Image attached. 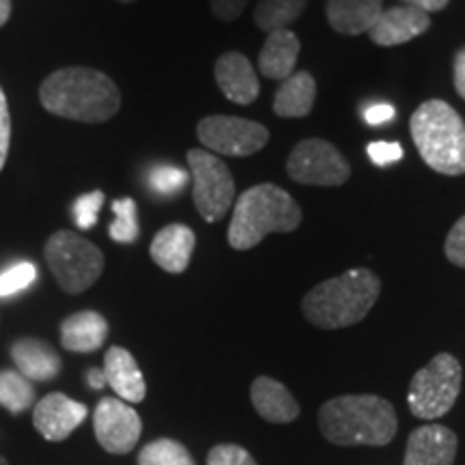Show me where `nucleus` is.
Returning a JSON list of instances; mask_svg holds the SVG:
<instances>
[{
	"label": "nucleus",
	"mask_w": 465,
	"mask_h": 465,
	"mask_svg": "<svg viewBox=\"0 0 465 465\" xmlns=\"http://www.w3.org/2000/svg\"><path fill=\"white\" fill-rule=\"evenodd\" d=\"M15 371L31 381H50L61 373V358L48 342L37 339H20L11 347Z\"/></svg>",
	"instance_id": "4be33fe9"
},
{
	"label": "nucleus",
	"mask_w": 465,
	"mask_h": 465,
	"mask_svg": "<svg viewBox=\"0 0 465 465\" xmlns=\"http://www.w3.org/2000/svg\"><path fill=\"white\" fill-rule=\"evenodd\" d=\"M455 457L457 435L441 424H424L407 440L403 465H452Z\"/></svg>",
	"instance_id": "2eb2a0df"
},
{
	"label": "nucleus",
	"mask_w": 465,
	"mask_h": 465,
	"mask_svg": "<svg viewBox=\"0 0 465 465\" xmlns=\"http://www.w3.org/2000/svg\"><path fill=\"white\" fill-rule=\"evenodd\" d=\"M37 265L31 263V261H20V263L11 265L9 270L0 274V298H11V295L28 289L37 281Z\"/></svg>",
	"instance_id": "c85d7f7f"
},
{
	"label": "nucleus",
	"mask_w": 465,
	"mask_h": 465,
	"mask_svg": "<svg viewBox=\"0 0 465 465\" xmlns=\"http://www.w3.org/2000/svg\"><path fill=\"white\" fill-rule=\"evenodd\" d=\"M317 83L311 72L298 69L282 80L274 95V113L284 119H304L315 106Z\"/></svg>",
	"instance_id": "5701e85b"
},
{
	"label": "nucleus",
	"mask_w": 465,
	"mask_h": 465,
	"mask_svg": "<svg viewBox=\"0 0 465 465\" xmlns=\"http://www.w3.org/2000/svg\"><path fill=\"white\" fill-rule=\"evenodd\" d=\"M0 407L11 414H25L35 407V386L17 371H0Z\"/></svg>",
	"instance_id": "393cba45"
},
{
	"label": "nucleus",
	"mask_w": 465,
	"mask_h": 465,
	"mask_svg": "<svg viewBox=\"0 0 465 465\" xmlns=\"http://www.w3.org/2000/svg\"><path fill=\"white\" fill-rule=\"evenodd\" d=\"M248 3L250 0H209L213 15L223 22L237 20V17L243 14V9H246Z\"/></svg>",
	"instance_id": "f704fd0d"
},
{
	"label": "nucleus",
	"mask_w": 465,
	"mask_h": 465,
	"mask_svg": "<svg viewBox=\"0 0 465 465\" xmlns=\"http://www.w3.org/2000/svg\"><path fill=\"white\" fill-rule=\"evenodd\" d=\"M11 17V0H0V28L9 22Z\"/></svg>",
	"instance_id": "ea45409f"
},
{
	"label": "nucleus",
	"mask_w": 465,
	"mask_h": 465,
	"mask_svg": "<svg viewBox=\"0 0 465 465\" xmlns=\"http://www.w3.org/2000/svg\"><path fill=\"white\" fill-rule=\"evenodd\" d=\"M207 465H257L252 455L237 444L213 446L207 455Z\"/></svg>",
	"instance_id": "7c9ffc66"
},
{
	"label": "nucleus",
	"mask_w": 465,
	"mask_h": 465,
	"mask_svg": "<svg viewBox=\"0 0 465 465\" xmlns=\"http://www.w3.org/2000/svg\"><path fill=\"white\" fill-rule=\"evenodd\" d=\"M86 414V405L63 392H52L35 403L33 424L48 441H63L84 422Z\"/></svg>",
	"instance_id": "f8f14e48"
},
{
	"label": "nucleus",
	"mask_w": 465,
	"mask_h": 465,
	"mask_svg": "<svg viewBox=\"0 0 465 465\" xmlns=\"http://www.w3.org/2000/svg\"><path fill=\"white\" fill-rule=\"evenodd\" d=\"M449 3H450V0H401V5H410V7L422 9L424 14H431V11H441Z\"/></svg>",
	"instance_id": "4c0bfd02"
},
{
	"label": "nucleus",
	"mask_w": 465,
	"mask_h": 465,
	"mask_svg": "<svg viewBox=\"0 0 465 465\" xmlns=\"http://www.w3.org/2000/svg\"><path fill=\"white\" fill-rule=\"evenodd\" d=\"M194 248L196 235L190 226L168 224L153 237L149 254L153 263L168 274H183L188 270Z\"/></svg>",
	"instance_id": "dca6fc26"
},
{
	"label": "nucleus",
	"mask_w": 465,
	"mask_h": 465,
	"mask_svg": "<svg viewBox=\"0 0 465 465\" xmlns=\"http://www.w3.org/2000/svg\"><path fill=\"white\" fill-rule=\"evenodd\" d=\"M380 293L381 281L377 274L366 267H353L308 291L302 300V312L315 328H349L369 315Z\"/></svg>",
	"instance_id": "7ed1b4c3"
},
{
	"label": "nucleus",
	"mask_w": 465,
	"mask_h": 465,
	"mask_svg": "<svg viewBox=\"0 0 465 465\" xmlns=\"http://www.w3.org/2000/svg\"><path fill=\"white\" fill-rule=\"evenodd\" d=\"M196 136L212 153L248 158L259 153L270 141V130L257 121L229 114H209L196 125Z\"/></svg>",
	"instance_id": "9d476101"
},
{
	"label": "nucleus",
	"mask_w": 465,
	"mask_h": 465,
	"mask_svg": "<svg viewBox=\"0 0 465 465\" xmlns=\"http://www.w3.org/2000/svg\"><path fill=\"white\" fill-rule=\"evenodd\" d=\"M218 89L232 104L250 106L259 97L261 84L252 63L242 52H224L213 67Z\"/></svg>",
	"instance_id": "4468645a"
},
{
	"label": "nucleus",
	"mask_w": 465,
	"mask_h": 465,
	"mask_svg": "<svg viewBox=\"0 0 465 465\" xmlns=\"http://www.w3.org/2000/svg\"><path fill=\"white\" fill-rule=\"evenodd\" d=\"M383 11V0H328L325 17L336 33L356 35L369 33Z\"/></svg>",
	"instance_id": "6ab92c4d"
},
{
	"label": "nucleus",
	"mask_w": 465,
	"mask_h": 465,
	"mask_svg": "<svg viewBox=\"0 0 465 465\" xmlns=\"http://www.w3.org/2000/svg\"><path fill=\"white\" fill-rule=\"evenodd\" d=\"M429 26H431V15L424 14L422 9L397 5V7L381 11L375 26L369 31V37L381 48H394V45H403L420 37L429 31Z\"/></svg>",
	"instance_id": "ddd939ff"
},
{
	"label": "nucleus",
	"mask_w": 465,
	"mask_h": 465,
	"mask_svg": "<svg viewBox=\"0 0 465 465\" xmlns=\"http://www.w3.org/2000/svg\"><path fill=\"white\" fill-rule=\"evenodd\" d=\"M104 201H106V196H104L102 190H93L89 194L78 196V199L74 201V207H72L74 223L80 231H89L97 224Z\"/></svg>",
	"instance_id": "c756f323"
},
{
	"label": "nucleus",
	"mask_w": 465,
	"mask_h": 465,
	"mask_svg": "<svg viewBox=\"0 0 465 465\" xmlns=\"http://www.w3.org/2000/svg\"><path fill=\"white\" fill-rule=\"evenodd\" d=\"M300 39L289 28L274 31L267 35L263 48L259 52V72L267 80H287L295 74L300 56Z\"/></svg>",
	"instance_id": "aec40b11"
},
{
	"label": "nucleus",
	"mask_w": 465,
	"mask_h": 465,
	"mask_svg": "<svg viewBox=\"0 0 465 465\" xmlns=\"http://www.w3.org/2000/svg\"><path fill=\"white\" fill-rule=\"evenodd\" d=\"M455 89L459 97L465 100V48H461L455 54Z\"/></svg>",
	"instance_id": "e433bc0d"
},
{
	"label": "nucleus",
	"mask_w": 465,
	"mask_h": 465,
	"mask_svg": "<svg viewBox=\"0 0 465 465\" xmlns=\"http://www.w3.org/2000/svg\"><path fill=\"white\" fill-rule=\"evenodd\" d=\"M9 144H11V114H9L7 97H5V91L0 89V171H3L5 162H7Z\"/></svg>",
	"instance_id": "72a5a7b5"
},
{
	"label": "nucleus",
	"mask_w": 465,
	"mask_h": 465,
	"mask_svg": "<svg viewBox=\"0 0 465 465\" xmlns=\"http://www.w3.org/2000/svg\"><path fill=\"white\" fill-rule=\"evenodd\" d=\"M308 0H259L254 7V25L263 33L282 31L304 14Z\"/></svg>",
	"instance_id": "b1692460"
},
{
	"label": "nucleus",
	"mask_w": 465,
	"mask_h": 465,
	"mask_svg": "<svg viewBox=\"0 0 465 465\" xmlns=\"http://www.w3.org/2000/svg\"><path fill=\"white\" fill-rule=\"evenodd\" d=\"M138 465H196L194 459L179 441L162 438L149 441L138 452Z\"/></svg>",
	"instance_id": "a878e982"
},
{
	"label": "nucleus",
	"mask_w": 465,
	"mask_h": 465,
	"mask_svg": "<svg viewBox=\"0 0 465 465\" xmlns=\"http://www.w3.org/2000/svg\"><path fill=\"white\" fill-rule=\"evenodd\" d=\"M287 174L295 183L339 188L351 177L345 155L323 138H306L291 149Z\"/></svg>",
	"instance_id": "1a4fd4ad"
},
{
	"label": "nucleus",
	"mask_w": 465,
	"mask_h": 465,
	"mask_svg": "<svg viewBox=\"0 0 465 465\" xmlns=\"http://www.w3.org/2000/svg\"><path fill=\"white\" fill-rule=\"evenodd\" d=\"M185 158H188L190 177L194 182L192 199L201 218L205 223H218L235 203V179L229 166L207 149H190Z\"/></svg>",
	"instance_id": "6e6552de"
},
{
	"label": "nucleus",
	"mask_w": 465,
	"mask_h": 465,
	"mask_svg": "<svg viewBox=\"0 0 465 465\" xmlns=\"http://www.w3.org/2000/svg\"><path fill=\"white\" fill-rule=\"evenodd\" d=\"M411 141L431 171L449 177L465 173V121L450 104L429 100L410 119Z\"/></svg>",
	"instance_id": "39448f33"
},
{
	"label": "nucleus",
	"mask_w": 465,
	"mask_h": 465,
	"mask_svg": "<svg viewBox=\"0 0 465 465\" xmlns=\"http://www.w3.org/2000/svg\"><path fill=\"white\" fill-rule=\"evenodd\" d=\"M250 399H252L257 414L267 422H291L300 416V405L289 392V388L274 377L261 375L252 381L250 388Z\"/></svg>",
	"instance_id": "a211bd4d"
},
{
	"label": "nucleus",
	"mask_w": 465,
	"mask_h": 465,
	"mask_svg": "<svg viewBox=\"0 0 465 465\" xmlns=\"http://www.w3.org/2000/svg\"><path fill=\"white\" fill-rule=\"evenodd\" d=\"M394 119V108L391 104H371L369 108L364 110V121L369 125H383L388 121Z\"/></svg>",
	"instance_id": "c9c22d12"
},
{
	"label": "nucleus",
	"mask_w": 465,
	"mask_h": 465,
	"mask_svg": "<svg viewBox=\"0 0 465 465\" xmlns=\"http://www.w3.org/2000/svg\"><path fill=\"white\" fill-rule=\"evenodd\" d=\"M461 364L450 353H438L410 383L407 403L410 411L422 420H438L457 403L461 392Z\"/></svg>",
	"instance_id": "0eeeda50"
},
{
	"label": "nucleus",
	"mask_w": 465,
	"mask_h": 465,
	"mask_svg": "<svg viewBox=\"0 0 465 465\" xmlns=\"http://www.w3.org/2000/svg\"><path fill=\"white\" fill-rule=\"evenodd\" d=\"M0 465H9V463H7V459H5V457H0Z\"/></svg>",
	"instance_id": "a19ab883"
},
{
	"label": "nucleus",
	"mask_w": 465,
	"mask_h": 465,
	"mask_svg": "<svg viewBox=\"0 0 465 465\" xmlns=\"http://www.w3.org/2000/svg\"><path fill=\"white\" fill-rule=\"evenodd\" d=\"M119 3H136V0H119Z\"/></svg>",
	"instance_id": "79ce46f5"
},
{
	"label": "nucleus",
	"mask_w": 465,
	"mask_h": 465,
	"mask_svg": "<svg viewBox=\"0 0 465 465\" xmlns=\"http://www.w3.org/2000/svg\"><path fill=\"white\" fill-rule=\"evenodd\" d=\"M114 220L110 224L108 235L116 243H134L141 235V224H138V207L136 201L125 196L113 203Z\"/></svg>",
	"instance_id": "bb28decb"
},
{
	"label": "nucleus",
	"mask_w": 465,
	"mask_h": 465,
	"mask_svg": "<svg viewBox=\"0 0 465 465\" xmlns=\"http://www.w3.org/2000/svg\"><path fill=\"white\" fill-rule=\"evenodd\" d=\"M44 257L58 287L72 295L93 287L104 272L102 250L74 231H56L54 235H50Z\"/></svg>",
	"instance_id": "423d86ee"
},
{
	"label": "nucleus",
	"mask_w": 465,
	"mask_h": 465,
	"mask_svg": "<svg viewBox=\"0 0 465 465\" xmlns=\"http://www.w3.org/2000/svg\"><path fill=\"white\" fill-rule=\"evenodd\" d=\"M319 427L336 446H386L397 435V411L375 394H345L319 410Z\"/></svg>",
	"instance_id": "f03ea898"
},
{
	"label": "nucleus",
	"mask_w": 465,
	"mask_h": 465,
	"mask_svg": "<svg viewBox=\"0 0 465 465\" xmlns=\"http://www.w3.org/2000/svg\"><path fill=\"white\" fill-rule=\"evenodd\" d=\"M302 224L298 201L276 183L248 188L232 203V218L226 240L235 250H250L270 232H291Z\"/></svg>",
	"instance_id": "20e7f679"
},
{
	"label": "nucleus",
	"mask_w": 465,
	"mask_h": 465,
	"mask_svg": "<svg viewBox=\"0 0 465 465\" xmlns=\"http://www.w3.org/2000/svg\"><path fill=\"white\" fill-rule=\"evenodd\" d=\"M108 339V322L95 311L69 315L61 323V342L67 351L93 353L104 347Z\"/></svg>",
	"instance_id": "412c9836"
},
{
	"label": "nucleus",
	"mask_w": 465,
	"mask_h": 465,
	"mask_svg": "<svg viewBox=\"0 0 465 465\" xmlns=\"http://www.w3.org/2000/svg\"><path fill=\"white\" fill-rule=\"evenodd\" d=\"M104 375L106 383L113 388L116 399L125 403H143L147 397V383L138 369L136 360L124 347H110L104 358Z\"/></svg>",
	"instance_id": "f3484780"
},
{
	"label": "nucleus",
	"mask_w": 465,
	"mask_h": 465,
	"mask_svg": "<svg viewBox=\"0 0 465 465\" xmlns=\"http://www.w3.org/2000/svg\"><path fill=\"white\" fill-rule=\"evenodd\" d=\"M50 114L80 124H104L121 110V93L106 74L91 67H65L50 74L39 89Z\"/></svg>",
	"instance_id": "f257e3e1"
},
{
	"label": "nucleus",
	"mask_w": 465,
	"mask_h": 465,
	"mask_svg": "<svg viewBox=\"0 0 465 465\" xmlns=\"http://www.w3.org/2000/svg\"><path fill=\"white\" fill-rule=\"evenodd\" d=\"M93 429L100 446L110 455H125L134 450L143 433V420L138 411L125 401L102 399L93 414Z\"/></svg>",
	"instance_id": "9b49d317"
},
{
	"label": "nucleus",
	"mask_w": 465,
	"mask_h": 465,
	"mask_svg": "<svg viewBox=\"0 0 465 465\" xmlns=\"http://www.w3.org/2000/svg\"><path fill=\"white\" fill-rule=\"evenodd\" d=\"M86 381H89L93 391H102V388L106 386V375H104V371L100 369H91L89 373H86Z\"/></svg>",
	"instance_id": "58836bf2"
},
{
	"label": "nucleus",
	"mask_w": 465,
	"mask_h": 465,
	"mask_svg": "<svg viewBox=\"0 0 465 465\" xmlns=\"http://www.w3.org/2000/svg\"><path fill=\"white\" fill-rule=\"evenodd\" d=\"M444 252L452 265L465 267V216L459 218L446 235Z\"/></svg>",
	"instance_id": "2f4dec72"
},
{
	"label": "nucleus",
	"mask_w": 465,
	"mask_h": 465,
	"mask_svg": "<svg viewBox=\"0 0 465 465\" xmlns=\"http://www.w3.org/2000/svg\"><path fill=\"white\" fill-rule=\"evenodd\" d=\"M366 153L369 158L373 160V164L377 166H388L392 162H399L403 158V147L399 143H383V141H375L366 144Z\"/></svg>",
	"instance_id": "473e14b6"
},
{
	"label": "nucleus",
	"mask_w": 465,
	"mask_h": 465,
	"mask_svg": "<svg viewBox=\"0 0 465 465\" xmlns=\"http://www.w3.org/2000/svg\"><path fill=\"white\" fill-rule=\"evenodd\" d=\"M188 182H190V173L179 166L162 164V166L151 168L149 173V188L158 196L179 194Z\"/></svg>",
	"instance_id": "cd10ccee"
}]
</instances>
